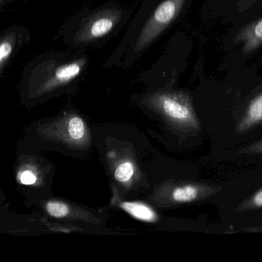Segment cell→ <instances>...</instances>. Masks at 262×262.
Listing matches in <instances>:
<instances>
[{
  "mask_svg": "<svg viewBox=\"0 0 262 262\" xmlns=\"http://www.w3.org/2000/svg\"><path fill=\"white\" fill-rule=\"evenodd\" d=\"M159 104L165 116L185 131L194 133L200 130V122L187 93L164 95L159 99Z\"/></svg>",
  "mask_w": 262,
  "mask_h": 262,
  "instance_id": "1",
  "label": "cell"
},
{
  "mask_svg": "<svg viewBox=\"0 0 262 262\" xmlns=\"http://www.w3.org/2000/svg\"><path fill=\"white\" fill-rule=\"evenodd\" d=\"M185 0H165L156 9L149 26L145 31V43L154 39L176 17Z\"/></svg>",
  "mask_w": 262,
  "mask_h": 262,
  "instance_id": "2",
  "label": "cell"
},
{
  "mask_svg": "<svg viewBox=\"0 0 262 262\" xmlns=\"http://www.w3.org/2000/svg\"><path fill=\"white\" fill-rule=\"evenodd\" d=\"M235 43H242L245 53H251L262 45V18L242 28L234 38Z\"/></svg>",
  "mask_w": 262,
  "mask_h": 262,
  "instance_id": "3",
  "label": "cell"
},
{
  "mask_svg": "<svg viewBox=\"0 0 262 262\" xmlns=\"http://www.w3.org/2000/svg\"><path fill=\"white\" fill-rule=\"evenodd\" d=\"M262 122V92L248 104L243 116L236 125L238 133H245Z\"/></svg>",
  "mask_w": 262,
  "mask_h": 262,
  "instance_id": "4",
  "label": "cell"
},
{
  "mask_svg": "<svg viewBox=\"0 0 262 262\" xmlns=\"http://www.w3.org/2000/svg\"><path fill=\"white\" fill-rule=\"evenodd\" d=\"M121 206L128 214L139 220L153 222H156L157 219L156 212L151 208L139 202H123Z\"/></svg>",
  "mask_w": 262,
  "mask_h": 262,
  "instance_id": "5",
  "label": "cell"
},
{
  "mask_svg": "<svg viewBox=\"0 0 262 262\" xmlns=\"http://www.w3.org/2000/svg\"><path fill=\"white\" fill-rule=\"evenodd\" d=\"M257 209H262V188L257 190L252 195L245 199L241 205H239L237 211L238 212H242Z\"/></svg>",
  "mask_w": 262,
  "mask_h": 262,
  "instance_id": "6",
  "label": "cell"
},
{
  "mask_svg": "<svg viewBox=\"0 0 262 262\" xmlns=\"http://www.w3.org/2000/svg\"><path fill=\"white\" fill-rule=\"evenodd\" d=\"M81 67L79 64L73 62L62 66L56 71V78L61 82H67L76 77L80 73Z\"/></svg>",
  "mask_w": 262,
  "mask_h": 262,
  "instance_id": "7",
  "label": "cell"
},
{
  "mask_svg": "<svg viewBox=\"0 0 262 262\" xmlns=\"http://www.w3.org/2000/svg\"><path fill=\"white\" fill-rule=\"evenodd\" d=\"M68 133L73 140H81L85 135V124L82 119L79 117L72 118L69 122Z\"/></svg>",
  "mask_w": 262,
  "mask_h": 262,
  "instance_id": "8",
  "label": "cell"
},
{
  "mask_svg": "<svg viewBox=\"0 0 262 262\" xmlns=\"http://www.w3.org/2000/svg\"><path fill=\"white\" fill-rule=\"evenodd\" d=\"M113 27V21L110 20L108 18H102V19H98L93 24L90 33L93 37H101L107 34L112 30Z\"/></svg>",
  "mask_w": 262,
  "mask_h": 262,
  "instance_id": "9",
  "label": "cell"
},
{
  "mask_svg": "<svg viewBox=\"0 0 262 262\" xmlns=\"http://www.w3.org/2000/svg\"><path fill=\"white\" fill-rule=\"evenodd\" d=\"M135 172L134 165L129 162L120 164L115 171V178L120 182H128Z\"/></svg>",
  "mask_w": 262,
  "mask_h": 262,
  "instance_id": "10",
  "label": "cell"
},
{
  "mask_svg": "<svg viewBox=\"0 0 262 262\" xmlns=\"http://www.w3.org/2000/svg\"><path fill=\"white\" fill-rule=\"evenodd\" d=\"M47 212L52 217L56 219H62L68 215L70 212V208L63 202H50L47 203L46 206Z\"/></svg>",
  "mask_w": 262,
  "mask_h": 262,
  "instance_id": "11",
  "label": "cell"
},
{
  "mask_svg": "<svg viewBox=\"0 0 262 262\" xmlns=\"http://www.w3.org/2000/svg\"><path fill=\"white\" fill-rule=\"evenodd\" d=\"M238 154L245 156H262V139L242 148L238 151Z\"/></svg>",
  "mask_w": 262,
  "mask_h": 262,
  "instance_id": "12",
  "label": "cell"
},
{
  "mask_svg": "<svg viewBox=\"0 0 262 262\" xmlns=\"http://www.w3.org/2000/svg\"><path fill=\"white\" fill-rule=\"evenodd\" d=\"M12 48L11 43L8 42H2L1 46H0V63L1 65L4 63L5 60L8 59L9 56L11 54Z\"/></svg>",
  "mask_w": 262,
  "mask_h": 262,
  "instance_id": "13",
  "label": "cell"
},
{
  "mask_svg": "<svg viewBox=\"0 0 262 262\" xmlns=\"http://www.w3.org/2000/svg\"><path fill=\"white\" fill-rule=\"evenodd\" d=\"M37 178L34 173L30 171H24L19 174V181L24 185H33L36 183Z\"/></svg>",
  "mask_w": 262,
  "mask_h": 262,
  "instance_id": "14",
  "label": "cell"
},
{
  "mask_svg": "<svg viewBox=\"0 0 262 262\" xmlns=\"http://www.w3.org/2000/svg\"><path fill=\"white\" fill-rule=\"evenodd\" d=\"M251 1H253V2H256V1H257V0H248V1H247V2H251Z\"/></svg>",
  "mask_w": 262,
  "mask_h": 262,
  "instance_id": "15",
  "label": "cell"
}]
</instances>
